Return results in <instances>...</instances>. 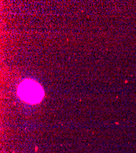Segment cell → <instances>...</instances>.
<instances>
[{
  "label": "cell",
  "mask_w": 136,
  "mask_h": 153,
  "mask_svg": "<svg viewBox=\"0 0 136 153\" xmlns=\"http://www.w3.org/2000/svg\"><path fill=\"white\" fill-rule=\"evenodd\" d=\"M40 86L32 81L23 82L19 87V95L21 99L30 103H37L43 96Z\"/></svg>",
  "instance_id": "cell-1"
}]
</instances>
